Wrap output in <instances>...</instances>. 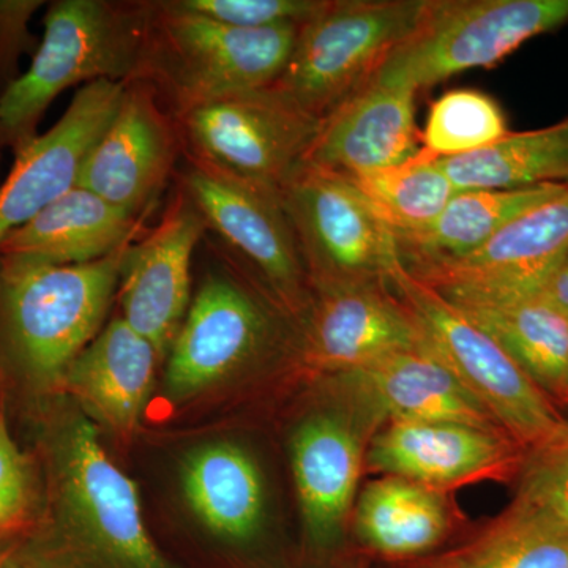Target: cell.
Listing matches in <instances>:
<instances>
[{"instance_id":"1","label":"cell","mask_w":568,"mask_h":568,"mask_svg":"<svg viewBox=\"0 0 568 568\" xmlns=\"http://www.w3.org/2000/svg\"><path fill=\"white\" fill-rule=\"evenodd\" d=\"M39 425L43 525L29 544L95 568H175L145 528L132 478L108 457L84 414L48 403Z\"/></svg>"},{"instance_id":"2","label":"cell","mask_w":568,"mask_h":568,"mask_svg":"<svg viewBox=\"0 0 568 568\" xmlns=\"http://www.w3.org/2000/svg\"><path fill=\"white\" fill-rule=\"evenodd\" d=\"M129 246L78 265L0 254V387L17 388L33 418L59 398L63 373L102 332Z\"/></svg>"},{"instance_id":"3","label":"cell","mask_w":568,"mask_h":568,"mask_svg":"<svg viewBox=\"0 0 568 568\" xmlns=\"http://www.w3.org/2000/svg\"><path fill=\"white\" fill-rule=\"evenodd\" d=\"M151 2L55 0L31 67L0 95V141L14 153L36 140L44 112L73 85L144 80Z\"/></svg>"},{"instance_id":"4","label":"cell","mask_w":568,"mask_h":568,"mask_svg":"<svg viewBox=\"0 0 568 568\" xmlns=\"http://www.w3.org/2000/svg\"><path fill=\"white\" fill-rule=\"evenodd\" d=\"M298 29L235 28L175 2H159L142 81L162 88L174 118L211 100L271 88L286 67Z\"/></svg>"},{"instance_id":"5","label":"cell","mask_w":568,"mask_h":568,"mask_svg":"<svg viewBox=\"0 0 568 568\" xmlns=\"http://www.w3.org/2000/svg\"><path fill=\"white\" fill-rule=\"evenodd\" d=\"M428 0H328L301 26L293 52L271 85L317 121L366 88L416 31Z\"/></svg>"},{"instance_id":"6","label":"cell","mask_w":568,"mask_h":568,"mask_svg":"<svg viewBox=\"0 0 568 568\" xmlns=\"http://www.w3.org/2000/svg\"><path fill=\"white\" fill-rule=\"evenodd\" d=\"M388 283L416 316L429 347L523 450H534L566 432L568 422L555 399L435 287L407 272L403 263Z\"/></svg>"},{"instance_id":"7","label":"cell","mask_w":568,"mask_h":568,"mask_svg":"<svg viewBox=\"0 0 568 568\" xmlns=\"http://www.w3.org/2000/svg\"><path fill=\"white\" fill-rule=\"evenodd\" d=\"M568 22V0H428L416 31L373 81L413 91L488 69L523 43Z\"/></svg>"},{"instance_id":"8","label":"cell","mask_w":568,"mask_h":568,"mask_svg":"<svg viewBox=\"0 0 568 568\" xmlns=\"http://www.w3.org/2000/svg\"><path fill=\"white\" fill-rule=\"evenodd\" d=\"M175 119L189 156L278 193L304 166L323 125L274 88L211 100Z\"/></svg>"},{"instance_id":"9","label":"cell","mask_w":568,"mask_h":568,"mask_svg":"<svg viewBox=\"0 0 568 568\" xmlns=\"http://www.w3.org/2000/svg\"><path fill=\"white\" fill-rule=\"evenodd\" d=\"M280 196L312 291L388 283L402 265L395 234L349 179L304 164Z\"/></svg>"},{"instance_id":"10","label":"cell","mask_w":568,"mask_h":568,"mask_svg":"<svg viewBox=\"0 0 568 568\" xmlns=\"http://www.w3.org/2000/svg\"><path fill=\"white\" fill-rule=\"evenodd\" d=\"M183 193L267 284L276 304L304 320L312 304V283L282 196L189 156Z\"/></svg>"},{"instance_id":"11","label":"cell","mask_w":568,"mask_h":568,"mask_svg":"<svg viewBox=\"0 0 568 568\" xmlns=\"http://www.w3.org/2000/svg\"><path fill=\"white\" fill-rule=\"evenodd\" d=\"M267 306L233 275L209 274L168 354L164 386L173 402L241 375L280 345Z\"/></svg>"},{"instance_id":"12","label":"cell","mask_w":568,"mask_h":568,"mask_svg":"<svg viewBox=\"0 0 568 568\" xmlns=\"http://www.w3.org/2000/svg\"><path fill=\"white\" fill-rule=\"evenodd\" d=\"M387 284L313 290L302 320L298 361L312 372L335 376L428 345L416 316L388 294Z\"/></svg>"},{"instance_id":"13","label":"cell","mask_w":568,"mask_h":568,"mask_svg":"<svg viewBox=\"0 0 568 568\" xmlns=\"http://www.w3.org/2000/svg\"><path fill=\"white\" fill-rule=\"evenodd\" d=\"M568 253V189L507 223L476 252L403 264L440 294L525 295L545 284Z\"/></svg>"},{"instance_id":"14","label":"cell","mask_w":568,"mask_h":568,"mask_svg":"<svg viewBox=\"0 0 568 568\" xmlns=\"http://www.w3.org/2000/svg\"><path fill=\"white\" fill-rule=\"evenodd\" d=\"M156 95L159 91L149 81L125 85L77 183L136 216L148 215L178 160V132Z\"/></svg>"},{"instance_id":"15","label":"cell","mask_w":568,"mask_h":568,"mask_svg":"<svg viewBox=\"0 0 568 568\" xmlns=\"http://www.w3.org/2000/svg\"><path fill=\"white\" fill-rule=\"evenodd\" d=\"M207 230L182 192L162 222L132 242L123 257L118 290L121 317L162 358L170 354L192 304L193 253Z\"/></svg>"},{"instance_id":"16","label":"cell","mask_w":568,"mask_h":568,"mask_svg":"<svg viewBox=\"0 0 568 568\" xmlns=\"http://www.w3.org/2000/svg\"><path fill=\"white\" fill-rule=\"evenodd\" d=\"M122 82L82 85L61 119L14 153L0 183V244L74 189L82 164L121 103Z\"/></svg>"},{"instance_id":"17","label":"cell","mask_w":568,"mask_h":568,"mask_svg":"<svg viewBox=\"0 0 568 568\" xmlns=\"http://www.w3.org/2000/svg\"><path fill=\"white\" fill-rule=\"evenodd\" d=\"M526 452L500 429L447 422H390L377 433L368 465L440 491L480 478L514 476Z\"/></svg>"},{"instance_id":"18","label":"cell","mask_w":568,"mask_h":568,"mask_svg":"<svg viewBox=\"0 0 568 568\" xmlns=\"http://www.w3.org/2000/svg\"><path fill=\"white\" fill-rule=\"evenodd\" d=\"M162 361L155 347L121 316L102 328L63 373L59 396L122 443L132 439Z\"/></svg>"},{"instance_id":"19","label":"cell","mask_w":568,"mask_h":568,"mask_svg":"<svg viewBox=\"0 0 568 568\" xmlns=\"http://www.w3.org/2000/svg\"><path fill=\"white\" fill-rule=\"evenodd\" d=\"M417 92L372 81L321 125L306 166L343 178L387 170L418 152Z\"/></svg>"},{"instance_id":"20","label":"cell","mask_w":568,"mask_h":568,"mask_svg":"<svg viewBox=\"0 0 568 568\" xmlns=\"http://www.w3.org/2000/svg\"><path fill=\"white\" fill-rule=\"evenodd\" d=\"M334 377L388 424L447 422L504 432L429 345Z\"/></svg>"},{"instance_id":"21","label":"cell","mask_w":568,"mask_h":568,"mask_svg":"<svg viewBox=\"0 0 568 568\" xmlns=\"http://www.w3.org/2000/svg\"><path fill=\"white\" fill-rule=\"evenodd\" d=\"M362 446L353 426L335 416L310 417L295 429L291 465L310 544L342 541L361 477Z\"/></svg>"},{"instance_id":"22","label":"cell","mask_w":568,"mask_h":568,"mask_svg":"<svg viewBox=\"0 0 568 568\" xmlns=\"http://www.w3.org/2000/svg\"><path fill=\"white\" fill-rule=\"evenodd\" d=\"M440 295L493 336L555 402L568 399V313L547 295Z\"/></svg>"},{"instance_id":"23","label":"cell","mask_w":568,"mask_h":568,"mask_svg":"<svg viewBox=\"0 0 568 568\" xmlns=\"http://www.w3.org/2000/svg\"><path fill=\"white\" fill-rule=\"evenodd\" d=\"M144 219L77 185L11 233L0 254L59 265L95 263L132 244Z\"/></svg>"},{"instance_id":"24","label":"cell","mask_w":568,"mask_h":568,"mask_svg":"<svg viewBox=\"0 0 568 568\" xmlns=\"http://www.w3.org/2000/svg\"><path fill=\"white\" fill-rule=\"evenodd\" d=\"M354 526L362 547L403 566L439 549L450 530V517L440 491L384 476L362 493Z\"/></svg>"},{"instance_id":"25","label":"cell","mask_w":568,"mask_h":568,"mask_svg":"<svg viewBox=\"0 0 568 568\" xmlns=\"http://www.w3.org/2000/svg\"><path fill=\"white\" fill-rule=\"evenodd\" d=\"M186 503L213 536L245 544L264 519V484L256 462L231 443L207 444L182 467Z\"/></svg>"},{"instance_id":"26","label":"cell","mask_w":568,"mask_h":568,"mask_svg":"<svg viewBox=\"0 0 568 568\" xmlns=\"http://www.w3.org/2000/svg\"><path fill=\"white\" fill-rule=\"evenodd\" d=\"M567 189V183H549L515 190H462L429 226L395 234L402 263L454 260L476 252L511 220Z\"/></svg>"},{"instance_id":"27","label":"cell","mask_w":568,"mask_h":568,"mask_svg":"<svg viewBox=\"0 0 568 568\" xmlns=\"http://www.w3.org/2000/svg\"><path fill=\"white\" fill-rule=\"evenodd\" d=\"M437 163L459 192L568 185V119L548 129L508 133L481 151Z\"/></svg>"},{"instance_id":"28","label":"cell","mask_w":568,"mask_h":568,"mask_svg":"<svg viewBox=\"0 0 568 568\" xmlns=\"http://www.w3.org/2000/svg\"><path fill=\"white\" fill-rule=\"evenodd\" d=\"M402 568H568V530L504 511L477 536Z\"/></svg>"},{"instance_id":"29","label":"cell","mask_w":568,"mask_h":568,"mask_svg":"<svg viewBox=\"0 0 568 568\" xmlns=\"http://www.w3.org/2000/svg\"><path fill=\"white\" fill-rule=\"evenodd\" d=\"M349 181L394 234L429 226L459 192L437 160L426 159L420 149L405 163Z\"/></svg>"},{"instance_id":"30","label":"cell","mask_w":568,"mask_h":568,"mask_svg":"<svg viewBox=\"0 0 568 568\" xmlns=\"http://www.w3.org/2000/svg\"><path fill=\"white\" fill-rule=\"evenodd\" d=\"M508 133L506 115L495 99L473 89H457L432 104L420 134V153L429 160L455 159L481 151Z\"/></svg>"},{"instance_id":"31","label":"cell","mask_w":568,"mask_h":568,"mask_svg":"<svg viewBox=\"0 0 568 568\" xmlns=\"http://www.w3.org/2000/svg\"><path fill=\"white\" fill-rule=\"evenodd\" d=\"M47 497L39 458L21 448L0 402V547L28 540L43 525Z\"/></svg>"},{"instance_id":"32","label":"cell","mask_w":568,"mask_h":568,"mask_svg":"<svg viewBox=\"0 0 568 568\" xmlns=\"http://www.w3.org/2000/svg\"><path fill=\"white\" fill-rule=\"evenodd\" d=\"M508 515L568 530V428L544 446L526 452L517 495Z\"/></svg>"},{"instance_id":"33","label":"cell","mask_w":568,"mask_h":568,"mask_svg":"<svg viewBox=\"0 0 568 568\" xmlns=\"http://www.w3.org/2000/svg\"><path fill=\"white\" fill-rule=\"evenodd\" d=\"M190 13L235 28L264 29L304 26L327 7L328 0H178Z\"/></svg>"},{"instance_id":"34","label":"cell","mask_w":568,"mask_h":568,"mask_svg":"<svg viewBox=\"0 0 568 568\" xmlns=\"http://www.w3.org/2000/svg\"><path fill=\"white\" fill-rule=\"evenodd\" d=\"M41 6V0H0V95L21 77L22 55L33 58L39 50L29 22Z\"/></svg>"},{"instance_id":"35","label":"cell","mask_w":568,"mask_h":568,"mask_svg":"<svg viewBox=\"0 0 568 568\" xmlns=\"http://www.w3.org/2000/svg\"><path fill=\"white\" fill-rule=\"evenodd\" d=\"M0 568H48V566L32 555L21 540L0 547Z\"/></svg>"},{"instance_id":"36","label":"cell","mask_w":568,"mask_h":568,"mask_svg":"<svg viewBox=\"0 0 568 568\" xmlns=\"http://www.w3.org/2000/svg\"><path fill=\"white\" fill-rule=\"evenodd\" d=\"M544 294L568 313V253L549 276Z\"/></svg>"},{"instance_id":"37","label":"cell","mask_w":568,"mask_h":568,"mask_svg":"<svg viewBox=\"0 0 568 568\" xmlns=\"http://www.w3.org/2000/svg\"><path fill=\"white\" fill-rule=\"evenodd\" d=\"M0 145H2V141H0Z\"/></svg>"}]
</instances>
